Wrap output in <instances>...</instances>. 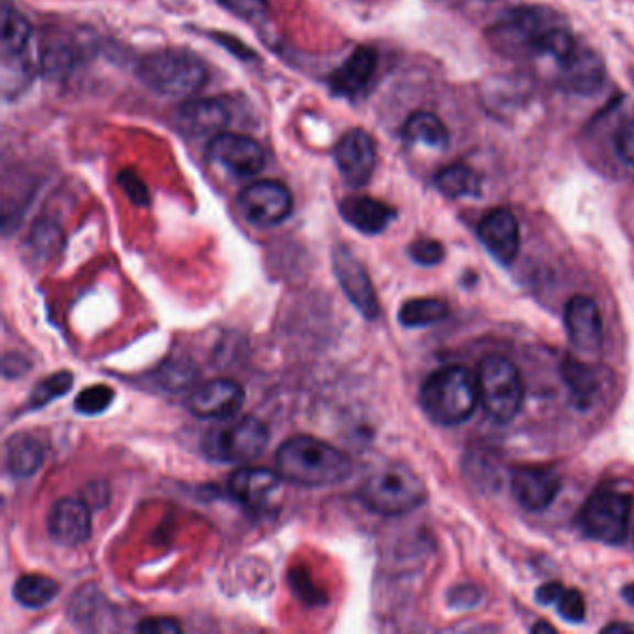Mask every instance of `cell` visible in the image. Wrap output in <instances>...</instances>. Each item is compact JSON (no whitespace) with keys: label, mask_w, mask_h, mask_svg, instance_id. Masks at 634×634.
<instances>
[{"label":"cell","mask_w":634,"mask_h":634,"mask_svg":"<svg viewBox=\"0 0 634 634\" xmlns=\"http://www.w3.org/2000/svg\"><path fill=\"white\" fill-rule=\"evenodd\" d=\"M275 471L291 484L326 488L345 482L352 474V461L317 437L296 436L277 449Z\"/></svg>","instance_id":"cell-1"},{"label":"cell","mask_w":634,"mask_h":634,"mask_svg":"<svg viewBox=\"0 0 634 634\" xmlns=\"http://www.w3.org/2000/svg\"><path fill=\"white\" fill-rule=\"evenodd\" d=\"M479 402V380L466 367H445L431 372L420 387V406L436 425L466 423L473 417Z\"/></svg>","instance_id":"cell-2"},{"label":"cell","mask_w":634,"mask_h":634,"mask_svg":"<svg viewBox=\"0 0 634 634\" xmlns=\"http://www.w3.org/2000/svg\"><path fill=\"white\" fill-rule=\"evenodd\" d=\"M428 491L419 474L404 463H390L367 477L360 488L361 503L374 514L406 515L425 504Z\"/></svg>","instance_id":"cell-3"},{"label":"cell","mask_w":634,"mask_h":634,"mask_svg":"<svg viewBox=\"0 0 634 634\" xmlns=\"http://www.w3.org/2000/svg\"><path fill=\"white\" fill-rule=\"evenodd\" d=\"M138 75L151 90L164 96H188L207 85V67L186 48H164L140 62Z\"/></svg>","instance_id":"cell-4"},{"label":"cell","mask_w":634,"mask_h":634,"mask_svg":"<svg viewBox=\"0 0 634 634\" xmlns=\"http://www.w3.org/2000/svg\"><path fill=\"white\" fill-rule=\"evenodd\" d=\"M270 430L263 420L244 415L223 420L204 437V455L218 463H245L263 455L269 447Z\"/></svg>","instance_id":"cell-5"},{"label":"cell","mask_w":634,"mask_h":634,"mask_svg":"<svg viewBox=\"0 0 634 634\" xmlns=\"http://www.w3.org/2000/svg\"><path fill=\"white\" fill-rule=\"evenodd\" d=\"M480 404L495 423H510L520 415L525 387L520 371L503 356H488L480 361L479 374Z\"/></svg>","instance_id":"cell-6"},{"label":"cell","mask_w":634,"mask_h":634,"mask_svg":"<svg viewBox=\"0 0 634 634\" xmlns=\"http://www.w3.org/2000/svg\"><path fill=\"white\" fill-rule=\"evenodd\" d=\"M631 512V495L616 488H599L582 506V531L601 544H622L627 538Z\"/></svg>","instance_id":"cell-7"},{"label":"cell","mask_w":634,"mask_h":634,"mask_svg":"<svg viewBox=\"0 0 634 634\" xmlns=\"http://www.w3.org/2000/svg\"><path fill=\"white\" fill-rule=\"evenodd\" d=\"M239 209L258 228H274L293 212V194L280 181H258L240 192Z\"/></svg>","instance_id":"cell-8"},{"label":"cell","mask_w":634,"mask_h":634,"mask_svg":"<svg viewBox=\"0 0 634 634\" xmlns=\"http://www.w3.org/2000/svg\"><path fill=\"white\" fill-rule=\"evenodd\" d=\"M209 158L239 179L258 175L266 162L264 150L259 142L231 132H220L210 138Z\"/></svg>","instance_id":"cell-9"},{"label":"cell","mask_w":634,"mask_h":634,"mask_svg":"<svg viewBox=\"0 0 634 634\" xmlns=\"http://www.w3.org/2000/svg\"><path fill=\"white\" fill-rule=\"evenodd\" d=\"M334 261V272L337 282L341 285L342 293L352 302V306L367 318L376 320L380 315V304H378L376 291L372 285L371 277L367 274L365 266L356 259L347 245H336L331 253Z\"/></svg>","instance_id":"cell-10"},{"label":"cell","mask_w":634,"mask_h":634,"mask_svg":"<svg viewBox=\"0 0 634 634\" xmlns=\"http://www.w3.org/2000/svg\"><path fill=\"white\" fill-rule=\"evenodd\" d=\"M336 164L348 186L361 188L371 181L376 168V145L369 132L352 129L337 144Z\"/></svg>","instance_id":"cell-11"},{"label":"cell","mask_w":634,"mask_h":634,"mask_svg":"<svg viewBox=\"0 0 634 634\" xmlns=\"http://www.w3.org/2000/svg\"><path fill=\"white\" fill-rule=\"evenodd\" d=\"M245 393L233 380H212L205 383L188 398V409L198 419L228 420L239 415L244 406Z\"/></svg>","instance_id":"cell-12"},{"label":"cell","mask_w":634,"mask_h":634,"mask_svg":"<svg viewBox=\"0 0 634 634\" xmlns=\"http://www.w3.org/2000/svg\"><path fill=\"white\" fill-rule=\"evenodd\" d=\"M606 83V69L595 51L590 47H577L568 61L560 64L558 85L575 96L592 97L603 90Z\"/></svg>","instance_id":"cell-13"},{"label":"cell","mask_w":634,"mask_h":634,"mask_svg":"<svg viewBox=\"0 0 634 634\" xmlns=\"http://www.w3.org/2000/svg\"><path fill=\"white\" fill-rule=\"evenodd\" d=\"M564 323L568 331L569 342L575 350L584 353H595L603 347V320L599 307L588 296H573L569 299L564 313Z\"/></svg>","instance_id":"cell-14"},{"label":"cell","mask_w":634,"mask_h":634,"mask_svg":"<svg viewBox=\"0 0 634 634\" xmlns=\"http://www.w3.org/2000/svg\"><path fill=\"white\" fill-rule=\"evenodd\" d=\"M479 239L498 263H514L520 253V223L509 209H493L480 220Z\"/></svg>","instance_id":"cell-15"},{"label":"cell","mask_w":634,"mask_h":634,"mask_svg":"<svg viewBox=\"0 0 634 634\" xmlns=\"http://www.w3.org/2000/svg\"><path fill=\"white\" fill-rule=\"evenodd\" d=\"M47 528L56 544L66 547L85 544L91 536L90 506L80 499H62L48 514Z\"/></svg>","instance_id":"cell-16"},{"label":"cell","mask_w":634,"mask_h":634,"mask_svg":"<svg viewBox=\"0 0 634 634\" xmlns=\"http://www.w3.org/2000/svg\"><path fill=\"white\" fill-rule=\"evenodd\" d=\"M562 482L555 471L525 467L512 477V493L517 503L531 512H544L555 503Z\"/></svg>","instance_id":"cell-17"},{"label":"cell","mask_w":634,"mask_h":634,"mask_svg":"<svg viewBox=\"0 0 634 634\" xmlns=\"http://www.w3.org/2000/svg\"><path fill=\"white\" fill-rule=\"evenodd\" d=\"M376 66V51L371 47H358L347 61L342 62V66L331 73L329 88L336 96L358 99L369 90Z\"/></svg>","instance_id":"cell-18"},{"label":"cell","mask_w":634,"mask_h":634,"mask_svg":"<svg viewBox=\"0 0 634 634\" xmlns=\"http://www.w3.org/2000/svg\"><path fill=\"white\" fill-rule=\"evenodd\" d=\"M231 114L228 107L218 99H190L177 112V129L185 136L215 138L229 125Z\"/></svg>","instance_id":"cell-19"},{"label":"cell","mask_w":634,"mask_h":634,"mask_svg":"<svg viewBox=\"0 0 634 634\" xmlns=\"http://www.w3.org/2000/svg\"><path fill=\"white\" fill-rule=\"evenodd\" d=\"M282 480L277 471H269L263 467L239 469L229 477L228 491L229 495L245 509H259L269 503Z\"/></svg>","instance_id":"cell-20"},{"label":"cell","mask_w":634,"mask_h":634,"mask_svg":"<svg viewBox=\"0 0 634 634\" xmlns=\"http://www.w3.org/2000/svg\"><path fill=\"white\" fill-rule=\"evenodd\" d=\"M342 220L365 234H380L395 220V209L380 199L352 196L339 205Z\"/></svg>","instance_id":"cell-21"},{"label":"cell","mask_w":634,"mask_h":634,"mask_svg":"<svg viewBox=\"0 0 634 634\" xmlns=\"http://www.w3.org/2000/svg\"><path fill=\"white\" fill-rule=\"evenodd\" d=\"M43 460H45V449L36 437L19 434L10 439L7 447V467L15 479L32 477L42 467Z\"/></svg>","instance_id":"cell-22"},{"label":"cell","mask_w":634,"mask_h":634,"mask_svg":"<svg viewBox=\"0 0 634 634\" xmlns=\"http://www.w3.org/2000/svg\"><path fill=\"white\" fill-rule=\"evenodd\" d=\"M404 138L407 144L426 145L431 150L444 151L450 144L449 129L441 118L431 112H415L409 116L404 125Z\"/></svg>","instance_id":"cell-23"},{"label":"cell","mask_w":634,"mask_h":634,"mask_svg":"<svg viewBox=\"0 0 634 634\" xmlns=\"http://www.w3.org/2000/svg\"><path fill=\"white\" fill-rule=\"evenodd\" d=\"M562 376L569 393L573 396L575 404L582 409L592 406V402L598 396L599 382H601L598 372L575 358H566L562 363Z\"/></svg>","instance_id":"cell-24"},{"label":"cell","mask_w":634,"mask_h":634,"mask_svg":"<svg viewBox=\"0 0 634 634\" xmlns=\"http://www.w3.org/2000/svg\"><path fill=\"white\" fill-rule=\"evenodd\" d=\"M61 592L58 582L45 575H23L13 584V598L24 609H43Z\"/></svg>","instance_id":"cell-25"},{"label":"cell","mask_w":634,"mask_h":634,"mask_svg":"<svg viewBox=\"0 0 634 634\" xmlns=\"http://www.w3.org/2000/svg\"><path fill=\"white\" fill-rule=\"evenodd\" d=\"M32 36L31 23L15 8H2V61L19 58Z\"/></svg>","instance_id":"cell-26"},{"label":"cell","mask_w":634,"mask_h":634,"mask_svg":"<svg viewBox=\"0 0 634 634\" xmlns=\"http://www.w3.org/2000/svg\"><path fill=\"white\" fill-rule=\"evenodd\" d=\"M449 317V306L444 299L413 298L404 302L398 311V320L404 328H425L441 323Z\"/></svg>","instance_id":"cell-27"},{"label":"cell","mask_w":634,"mask_h":634,"mask_svg":"<svg viewBox=\"0 0 634 634\" xmlns=\"http://www.w3.org/2000/svg\"><path fill=\"white\" fill-rule=\"evenodd\" d=\"M436 188L449 199L474 196L479 194V179L463 164H450L441 172H437Z\"/></svg>","instance_id":"cell-28"},{"label":"cell","mask_w":634,"mask_h":634,"mask_svg":"<svg viewBox=\"0 0 634 634\" xmlns=\"http://www.w3.org/2000/svg\"><path fill=\"white\" fill-rule=\"evenodd\" d=\"M575 48H577V43H575V37L569 34L566 29H560V26H550L547 31L542 34V36L534 43V51L539 54H545V56H550L555 58L558 64L568 61L569 56L573 54Z\"/></svg>","instance_id":"cell-29"},{"label":"cell","mask_w":634,"mask_h":634,"mask_svg":"<svg viewBox=\"0 0 634 634\" xmlns=\"http://www.w3.org/2000/svg\"><path fill=\"white\" fill-rule=\"evenodd\" d=\"M72 387V372H54L51 376L43 378L42 382L37 383L34 391H32L31 409H40V407L47 406L51 402L69 393Z\"/></svg>","instance_id":"cell-30"},{"label":"cell","mask_w":634,"mask_h":634,"mask_svg":"<svg viewBox=\"0 0 634 634\" xmlns=\"http://www.w3.org/2000/svg\"><path fill=\"white\" fill-rule=\"evenodd\" d=\"M31 252L40 259H48L61 252L62 231L56 223L37 222L29 237Z\"/></svg>","instance_id":"cell-31"},{"label":"cell","mask_w":634,"mask_h":634,"mask_svg":"<svg viewBox=\"0 0 634 634\" xmlns=\"http://www.w3.org/2000/svg\"><path fill=\"white\" fill-rule=\"evenodd\" d=\"M112 402H114V391L99 383L78 393L75 398V409L83 415H99V413L107 412Z\"/></svg>","instance_id":"cell-32"},{"label":"cell","mask_w":634,"mask_h":634,"mask_svg":"<svg viewBox=\"0 0 634 634\" xmlns=\"http://www.w3.org/2000/svg\"><path fill=\"white\" fill-rule=\"evenodd\" d=\"M73 62L75 61L72 51L64 45H48L47 48H43L42 69L47 77H64L72 72Z\"/></svg>","instance_id":"cell-33"},{"label":"cell","mask_w":634,"mask_h":634,"mask_svg":"<svg viewBox=\"0 0 634 634\" xmlns=\"http://www.w3.org/2000/svg\"><path fill=\"white\" fill-rule=\"evenodd\" d=\"M409 255H412L413 261L417 264H423V266H436V264L444 261L445 248L444 244L437 242V240L419 239L415 240V242L409 245Z\"/></svg>","instance_id":"cell-34"},{"label":"cell","mask_w":634,"mask_h":634,"mask_svg":"<svg viewBox=\"0 0 634 634\" xmlns=\"http://www.w3.org/2000/svg\"><path fill=\"white\" fill-rule=\"evenodd\" d=\"M558 614L566 620V622L581 623L587 616V603L579 590H564L562 595L557 601Z\"/></svg>","instance_id":"cell-35"},{"label":"cell","mask_w":634,"mask_h":634,"mask_svg":"<svg viewBox=\"0 0 634 634\" xmlns=\"http://www.w3.org/2000/svg\"><path fill=\"white\" fill-rule=\"evenodd\" d=\"M218 2L223 8H228L229 12L234 13L237 18L245 19V21H258L269 10L266 0H218Z\"/></svg>","instance_id":"cell-36"},{"label":"cell","mask_w":634,"mask_h":634,"mask_svg":"<svg viewBox=\"0 0 634 634\" xmlns=\"http://www.w3.org/2000/svg\"><path fill=\"white\" fill-rule=\"evenodd\" d=\"M616 153L625 164L634 168V120H628L614 134Z\"/></svg>","instance_id":"cell-37"},{"label":"cell","mask_w":634,"mask_h":634,"mask_svg":"<svg viewBox=\"0 0 634 634\" xmlns=\"http://www.w3.org/2000/svg\"><path fill=\"white\" fill-rule=\"evenodd\" d=\"M118 183L123 186L127 196H129L134 204L150 205V192L145 188L142 179H138L136 175L132 174V172H123V174L118 177Z\"/></svg>","instance_id":"cell-38"},{"label":"cell","mask_w":634,"mask_h":634,"mask_svg":"<svg viewBox=\"0 0 634 634\" xmlns=\"http://www.w3.org/2000/svg\"><path fill=\"white\" fill-rule=\"evenodd\" d=\"M190 369L188 367L166 365L162 369L161 382L166 390L181 391L185 390L186 385L190 383Z\"/></svg>","instance_id":"cell-39"},{"label":"cell","mask_w":634,"mask_h":634,"mask_svg":"<svg viewBox=\"0 0 634 634\" xmlns=\"http://www.w3.org/2000/svg\"><path fill=\"white\" fill-rule=\"evenodd\" d=\"M136 631L145 634L179 633L181 625L175 620H170V617H151V620L138 623Z\"/></svg>","instance_id":"cell-40"},{"label":"cell","mask_w":634,"mask_h":634,"mask_svg":"<svg viewBox=\"0 0 634 634\" xmlns=\"http://www.w3.org/2000/svg\"><path fill=\"white\" fill-rule=\"evenodd\" d=\"M564 590H566V588H564L560 582H547L544 587L538 588L536 599H538V603L542 604H557Z\"/></svg>","instance_id":"cell-41"},{"label":"cell","mask_w":634,"mask_h":634,"mask_svg":"<svg viewBox=\"0 0 634 634\" xmlns=\"http://www.w3.org/2000/svg\"><path fill=\"white\" fill-rule=\"evenodd\" d=\"M604 631H606V633H622V631H633L634 633V625H631V623H625V625H623V623H614V625L604 627Z\"/></svg>","instance_id":"cell-42"},{"label":"cell","mask_w":634,"mask_h":634,"mask_svg":"<svg viewBox=\"0 0 634 634\" xmlns=\"http://www.w3.org/2000/svg\"><path fill=\"white\" fill-rule=\"evenodd\" d=\"M534 633H555V627L549 623L539 622L533 627Z\"/></svg>","instance_id":"cell-43"},{"label":"cell","mask_w":634,"mask_h":634,"mask_svg":"<svg viewBox=\"0 0 634 634\" xmlns=\"http://www.w3.org/2000/svg\"><path fill=\"white\" fill-rule=\"evenodd\" d=\"M623 599L627 601V603L633 604L634 606V582L633 584H627V587L623 588Z\"/></svg>","instance_id":"cell-44"},{"label":"cell","mask_w":634,"mask_h":634,"mask_svg":"<svg viewBox=\"0 0 634 634\" xmlns=\"http://www.w3.org/2000/svg\"><path fill=\"white\" fill-rule=\"evenodd\" d=\"M633 75H634V72H633Z\"/></svg>","instance_id":"cell-45"}]
</instances>
